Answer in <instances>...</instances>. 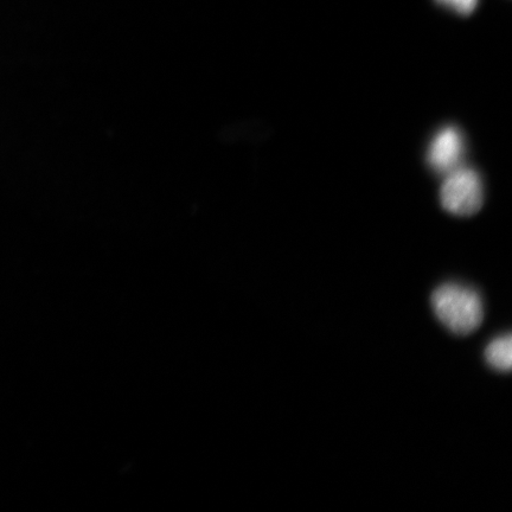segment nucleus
<instances>
[{"instance_id":"1","label":"nucleus","mask_w":512,"mask_h":512,"mask_svg":"<svg viewBox=\"0 0 512 512\" xmlns=\"http://www.w3.org/2000/svg\"><path fill=\"white\" fill-rule=\"evenodd\" d=\"M431 304L439 322L453 334L470 335L483 323V299L471 287L441 285L432 293Z\"/></svg>"},{"instance_id":"2","label":"nucleus","mask_w":512,"mask_h":512,"mask_svg":"<svg viewBox=\"0 0 512 512\" xmlns=\"http://www.w3.org/2000/svg\"><path fill=\"white\" fill-rule=\"evenodd\" d=\"M482 179L475 170L459 166L446 175L440 190L441 206L456 216H472L483 206Z\"/></svg>"},{"instance_id":"3","label":"nucleus","mask_w":512,"mask_h":512,"mask_svg":"<svg viewBox=\"0 0 512 512\" xmlns=\"http://www.w3.org/2000/svg\"><path fill=\"white\" fill-rule=\"evenodd\" d=\"M464 152L462 132L456 127L447 126L435 134L428 147L427 162L438 174L447 175L462 166Z\"/></svg>"},{"instance_id":"4","label":"nucleus","mask_w":512,"mask_h":512,"mask_svg":"<svg viewBox=\"0 0 512 512\" xmlns=\"http://www.w3.org/2000/svg\"><path fill=\"white\" fill-rule=\"evenodd\" d=\"M485 360L491 368L508 373L512 366L511 335L499 336L485 349Z\"/></svg>"},{"instance_id":"5","label":"nucleus","mask_w":512,"mask_h":512,"mask_svg":"<svg viewBox=\"0 0 512 512\" xmlns=\"http://www.w3.org/2000/svg\"><path fill=\"white\" fill-rule=\"evenodd\" d=\"M437 2L446 6L447 9L456 11L459 15L467 16L477 9L479 0H437Z\"/></svg>"}]
</instances>
